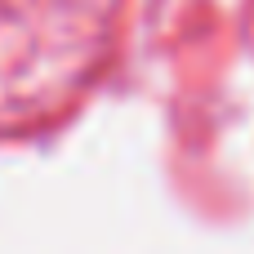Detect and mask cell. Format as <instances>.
I'll list each match as a JSON object with an SVG mask.
<instances>
[{"label": "cell", "instance_id": "obj_1", "mask_svg": "<svg viewBox=\"0 0 254 254\" xmlns=\"http://www.w3.org/2000/svg\"><path fill=\"white\" fill-rule=\"evenodd\" d=\"M121 0H0V134L63 116L103 67Z\"/></svg>", "mask_w": 254, "mask_h": 254}]
</instances>
